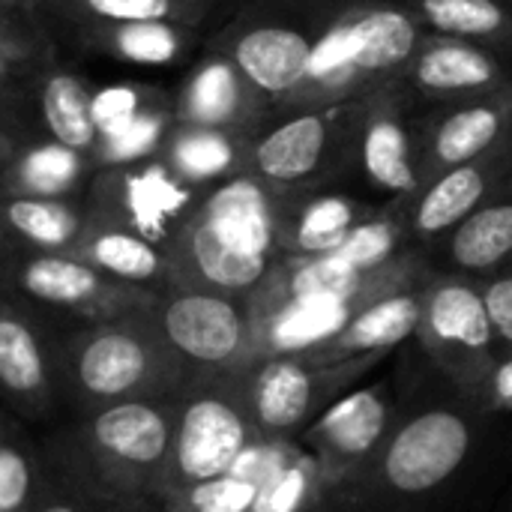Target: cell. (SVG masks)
I'll use <instances>...</instances> for the list:
<instances>
[{
    "mask_svg": "<svg viewBox=\"0 0 512 512\" xmlns=\"http://www.w3.org/2000/svg\"><path fill=\"white\" fill-rule=\"evenodd\" d=\"M3 255H6V246L0 243V261H3Z\"/></svg>",
    "mask_w": 512,
    "mask_h": 512,
    "instance_id": "44",
    "label": "cell"
},
{
    "mask_svg": "<svg viewBox=\"0 0 512 512\" xmlns=\"http://www.w3.org/2000/svg\"><path fill=\"white\" fill-rule=\"evenodd\" d=\"M54 57V39L42 15L0 9V99L15 96Z\"/></svg>",
    "mask_w": 512,
    "mask_h": 512,
    "instance_id": "33",
    "label": "cell"
},
{
    "mask_svg": "<svg viewBox=\"0 0 512 512\" xmlns=\"http://www.w3.org/2000/svg\"><path fill=\"white\" fill-rule=\"evenodd\" d=\"M0 291L75 324H96L150 309L156 291L105 276L75 252H9L0 261Z\"/></svg>",
    "mask_w": 512,
    "mask_h": 512,
    "instance_id": "9",
    "label": "cell"
},
{
    "mask_svg": "<svg viewBox=\"0 0 512 512\" xmlns=\"http://www.w3.org/2000/svg\"><path fill=\"white\" fill-rule=\"evenodd\" d=\"M273 114V102L216 48L195 57L174 90V123L186 126L258 132Z\"/></svg>",
    "mask_w": 512,
    "mask_h": 512,
    "instance_id": "21",
    "label": "cell"
},
{
    "mask_svg": "<svg viewBox=\"0 0 512 512\" xmlns=\"http://www.w3.org/2000/svg\"><path fill=\"white\" fill-rule=\"evenodd\" d=\"M507 512H512V498H510V510H507Z\"/></svg>",
    "mask_w": 512,
    "mask_h": 512,
    "instance_id": "45",
    "label": "cell"
},
{
    "mask_svg": "<svg viewBox=\"0 0 512 512\" xmlns=\"http://www.w3.org/2000/svg\"><path fill=\"white\" fill-rule=\"evenodd\" d=\"M201 195L180 183L156 156L123 168H99L84 201L165 249Z\"/></svg>",
    "mask_w": 512,
    "mask_h": 512,
    "instance_id": "15",
    "label": "cell"
},
{
    "mask_svg": "<svg viewBox=\"0 0 512 512\" xmlns=\"http://www.w3.org/2000/svg\"><path fill=\"white\" fill-rule=\"evenodd\" d=\"M492 411L504 414L512 411V351L504 357L498 375H495V387H492Z\"/></svg>",
    "mask_w": 512,
    "mask_h": 512,
    "instance_id": "39",
    "label": "cell"
},
{
    "mask_svg": "<svg viewBox=\"0 0 512 512\" xmlns=\"http://www.w3.org/2000/svg\"><path fill=\"white\" fill-rule=\"evenodd\" d=\"M0 9H12V12H27V15H42L36 0H0Z\"/></svg>",
    "mask_w": 512,
    "mask_h": 512,
    "instance_id": "42",
    "label": "cell"
},
{
    "mask_svg": "<svg viewBox=\"0 0 512 512\" xmlns=\"http://www.w3.org/2000/svg\"><path fill=\"white\" fill-rule=\"evenodd\" d=\"M426 33L456 36L512 57V6L507 0H402Z\"/></svg>",
    "mask_w": 512,
    "mask_h": 512,
    "instance_id": "32",
    "label": "cell"
},
{
    "mask_svg": "<svg viewBox=\"0 0 512 512\" xmlns=\"http://www.w3.org/2000/svg\"><path fill=\"white\" fill-rule=\"evenodd\" d=\"M15 144H18V138L3 126V120H0V168L12 159V153H15Z\"/></svg>",
    "mask_w": 512,
    "mask_h": 512,
    "instance_id": "40",
    "label": "cell"
},
{
    "mask_svg": "<svg viewBox=\"0 0 512 512\" xmlns=\"http://www.w3.org/2000/svg\"><path fill=\"white\" fill-rule=\"evenodd\" d=\"M321 24L324 21H303L291 15L243 12L210 42V48L228 54L273 102V111H279L306 75Z\"/></svg>",
    "mask_w": 512,
    "mask_h": 512,
    "instance_id": "14",
    "label": "cell"
},
{
    "mask_svg": "<svg viewBox=\"0 0 512 512\" xmlns=\"http://www.w3.org/2000/svg\"><path fill=\"white\" fill-rule=\"evenodd\" d=\"M408 108L411 99L399 84H387L363 99L354 168L387 204H405L420 192L417 138Z\"/></svg>",
    "mask_w": 512,
    "mask_h": 512,
    "instance_id": "19",
    "label": "cell"
},
{
    "mask_svg": "<svg viewBox=\"0 0 512 512\" xmlns=\"http://www.w3.org/2000/svg\"><path fill=\"white\" fill-rule=\"evenodd\" d=\"M512 177V135L492 150L438 174L414 198L396 204L405 216L411 243L429 252L483 201H489Z\"/></svg>",
    "mask_w": 512,
    "mask_h": 512,
    "instance_id": "18",
    "label": "cell"
},
{
    "mask_svg": "<svg viewBox=\"0 0 512 512\" xmlns=\"http://www.w3.org/2000/svg\"><path fill=\"white\" fill-rule=\"evenodd\" d=\"M96 168L156 159L174 126V90L150 81H108L93 87Z\"/></svg>",
    "mask_w": 512,
    "mask_h": 512,
    "instance_id": "16",
    "label": "cell"
},
{
    "mask_svg": "<svg viewBox=\"0 0 512 512\" xmlns=\"http://www.w3.org/2000/svg\"><path fill=\"white\" fill-rule=\"evenodd\" d=\"M15 423H18V417H15V414L6 408V402L0 399V444H3V441H6V435L15 429Z\"/></svg>",
    "mask_w": 512,
    "mask_h": 512,
    "instance_id": "43",
    "label": "cell"
},
{
    "mask_svg": "<svg viewBox=\"0 0 512 512\" xmlns=\"http://www.w3.org/2000/svg\"><path fill=\"white\" fill-rule=\"evenodd\" d=\"M48 480V462L42 447L24 432L18 420L15 429L0 444V512H33Z\"/></svg>",
    "mask_w": 512,
    "mask_h": 512,
    "instance_id": "34",
    "label": "cell"
},
{
    "mask_svg": "<svg viewBox=\"0 0 512 512\" xmlns=\"http://www.w3.org/2000/svg\"><path fill=\"white\" fill-rule=\"evenodd\" d=\"M255 438L243 375L192 372L174 396V435L159 501L228 471Z\"/></svg>",
    "mask_w": 512,
    "mask_h": 512,
    "instance_id": "8",
    "label": "cell"
},
{
    "mask_svg": "<svg viewBox=\"0 0 512 512\" xmlns=\"http://www.w3.org/2000/svg\"><path fill=\"white\" fill-rule=\"evenodd\" d=\"M87 222L78 198L0 195V243L9 252H72Z\"/></svg>",
    "mask_w": 512,
    "mask_h": 512,
    "instance_id": "30",
    "label": "cell"
},
{
    "mask_svg": "<svg viewBox=\"0 0 512 512\" xmlns=\"http://www.w3.org/2000/svg\"><path fill=\"white\" fill-rule=\"evenodd\" d=\"M363 99L276 111L252 135L249 174L276 192L333 186L354 168Z\"/></svg>",
    "mask_w": 512,
    "mask_h": 512,
    "instance_id": "7",
    "label": "cell"
},
{
    "mask_svg": "<svg viewBox=\"0 0 512 512\" xmlns=\"http://www.w3.org/2000/svg\"><path fill=\"white\" fill-rule=\"evenodd\" d=\"M411 102L453 105L512 84L510 57L456 36L423 33L396 81Z\"/></svg>",
    "mask_w": 512,
    "mask_h": 512,
    "instance_id": "17",
    "label": "cell"
},
{
    "mask_svg": "<svg viewBox=\"0 0 512 512\" xmlns=\"http://www.w3.org/2000/svg\"><path fill=\"white\" fill-rule=\"evenodd\" d=\"M512 135V84L453 105H438L414 123L420 189L438 174L492 150Z\"/></svg>",
    "mask_w": 512,
    "mask_h": 512,
    "instance_id": "20",
    "label": "cell"
},
{
    "mask_svg": "<svg viewBox=\"0 0 512 512\" xmlns=\"http://www.w3.org/2000/svg\"><path fill=\"white\" fill-rule=\"evenodd\" d=\"M27 90L36 105L42 135L93 156L99 141L93 123V84L78 69L63 66L54 57L27 78Z\"/></svg>",
    "mask_w": 512,
    "mask_h": 512,
    "instance_id": "29",
    "label": "cell"
},
{
    "mask_svg": "<svg viewBox=\"0 0 512 512\" xmlns=\"http://www.w3.org/2000/svg\"><path fill=\"white\" fill-rule=\"evenodd\" d=\"M96 171L93 156L39 132L18 138L12 159L0 168V195L84 201Z\"/></svg>",
    "mask_w": 512,
    "mask_h": 512,
    "instance_id": "25",
    "label": "cell"
},
{
    "mask_svg": "<svg viewBox=\"0 0 512 512\" xmlns=\"http://www.w3.org/2000/svg\"><path fill=\"white\" fill-rule=\"evenodd\" d=\"M507 3H510V6H512V0H507Z\"/></svg>",
    "mask_w": 512,
    "mask_h": 512,
    "instance_id": "46",
    "label": "cell"
},
{
    "mask_svg": "<svg viewBox=\"0 0 512 512\" xmlns=\"http://www.w3.org/2000/svg\"><path fill=\"white\" fill-rule=\"evenodd\" d=\"M327 495L330 489L318 462L300 447V453L261 486L249 512H324Z\"/></svg>",
    "mask_w": 512,
    "mask_h": 512,
    "instance_id": "35",
    "label": "cell"
},
{
    "mask_svg": "<svg viewBox=\"0 0 512 512\" xmlns=\"http://www.w3.org/2000/svg\"><path fill=\"white\" fill-rule=\"evenodd\" d=\"M426 255L438 270L471 279L512 270V177Z\"/></svg>",
    "mask_w": 512,
    "mask_h": 512,
    "instance_id": "24",
    "label": "cell"
},
{
    "mask_svg": "<svg viewBox=\"0 0 512 512\" xmlns=\"http://www.w3.org/2000/svg\"><path fill=\"white\" fill-rule=\"evenodd\" d=\"M399 375L393 423L372 459L327 495L324 512H438L468 480L492 414L432 366Z\"/></svg>",
    "mask_w": 512,
    "mask_h": 512,
    "instance_id": "1",
    "label": "cell"
},
{
    "mask_svg": "<svg viewBox=\"0 0 512 512\" xmlns=\"http://www.w3.org/2000/svg\"><path fill=\"white\" fill-rule=\"evenodd\" d=\"M420 21L402 0H354L324 18L306 75L279 111L363 99L399 81L423 39Z\"/></svg>",
    "mask_w": 512,
    "mask_h": 512,
    "instance_id": "5",
    "label": "cell"
},
{
    "mask_svg": "<svg viewBox=\"0 0 512 512\" xmlns=\"http://www.w3.org/2000/svg\"><path fill=\"white\" fill-rule=\"evenodd\" d=\"M57 372L63 405L75 414L138 399H171L192 375L153 324L150 309L57 333Z\"/></svg>",
    "mask_w": 512,
    "mask_h": 512,
    "instance_id": "4",
    "label": "cell"
},
{
    "mask_svg": "<svg viewBox=\"0 0 512 512\" xmlns=\"http://www.w3.org/2000/svg\"><path fill=\"white\" fill-rule=\"evenodd\" d=\"M279 192L252 174L207 189L165 246L171 285L252 297L282 258Z\"/></svg>",
    "mask_w": 512,
    "mask_h": 512,
    "instance_id": "2",
    "label": "cell"
},
{
    "mask_svg": "<svg viewBox=\"0 0 512 512\" xmlns=\"http://www.w3.org/2000/svg\"><path fill=\"white\" fill-rule=\"evenodd\" d=\"M423 285L426 282L372 300L339 333H333L327 342H321L318 348L303 351V354H309L312 360H321V363H339V360L369 357V354L387 357L390 351H396L408 339H414V330L420 321Z\"/></svg>",
    "mask_w": 512,
    "mask_h": 512,
    "instance_id": "28",
    "label": "cell"
},
{
    "mask_svg": "<svg viewBox=\"0 0 512 512\" xmlns=\"http://www.w3.org/2000/svg\"><path fill=\"white\" fill-rule=\"evenodd\" d=\"M42 18L57 21L66 33L114 21H183L207 27L231 0H36Z\"/></svg>",
    "mask_w": 512,
    "mask_h": 512,
    "instance_id": "31",
    "label": "cell"
},
{
    "mask_svg": "<svg viewBox=\"0 0 512 512\" xmlns=\"http://www.w3.org/2000/svg\"><path fill=\"white\" fill-rule=\"evenodd\" d=\"M258 492L261 486L255 480H249L237 468H228L210 480L165 495L159 507L165 512H249Z\"/></svg>",
    "mask_w": 512,
    "mask_h": 512,
    "instance_id": "36",
    "label": "cell"
},
{
    "mask_svg": "<svg viewBox=\"0 0 512 512\" xmlns=\"http://www.w3.org/2000/svg\"><path fill=\"white\" fill-rule=\"evenodd\" d=\"M252 135L255 132L174 123L159 159L180 183L192 186L195 192H207L219 183L249 174Z\"/></svg>",
    "mask_w": 512,
    "mask_h": 512,
    "instance_id": "27",
    "label": "cell"
},
{
    "mask_svg": "<svg viewBox=\"0 0 512 512\" xmlns=\"http://www.w3.org/2000/svg\"><path fill=\"white\" fill-rule=\"evenodd\" d=\"M201 30L183 21H114L69 30L90 54L108 57L135 69H174L195 57Z\"/></svg>",
    "mask_w": 512,
    "mask_h": 512,
    "instance_id": "23",
    "label": "cell"
},
{
    "mask_svg": "<svg viewBox=\"0 0 512 512\" xmlns=\"http://www.w3.org/2000/svg\"><path fill=\"white\" fill-rule=\"evenodd\" d=\"M381 360L378 354L339 363H321L309 354H270L255 360L243 372V390L258 435L297 441L306 426L357 387Z\"/></svg>",
    "mask_w": 512,
    "mask_h": 512,
    "instance_id": "10",
    "label": "cell"
},
{
    "mask_svg": "<svg viewBox=\"0 0 512 512\" xmlns=\"http://www.w3.org/2000/svg\"><path fill=\"white\" fill-rule=\"evenodd\" d=\"M111 507H114L111 501H102V498L90 495L69 474H63L60 468H54L48 462L45 492H42V498H39V504H36L33 512H111Z\"/></svg>",
    "mask_w": 512,
    "mask_h": 512,
    "instance_id": "37",
    "label": "cell"
},
{
    "mask_svg": "<svg viewBox=\"0 0 512 512\" xmlns=\"http://www.w3.org/2000/svg\"><path fill=\"white\" fill-rule=\"evenodd\" d=\"M486 312L492 318V327L501 339V345L512 351V270H501L492 276L477 279Z\"/></svg>",
    "mask_w": 512,
    "mask_h": 512,
    "instance_id": "38",
    "label": "cell"
},
{
    "mask_svg": "<svg viewBox=\"0 0 512 512\" xmlns=\"http://www.w3.org/2000/svg\"><path fill=\"white\" fill-rule=\"evenodd\" d=\"M72 252L105 276L120 279L126 285H138L147 291H162L171 285L165 249L102 210L87 207V222Z\"/></svg>",
    "mask_w": 512,
    "mask_h": 512,
    "instance_id": "26",
    "label": "cell"
},
{
    "mask_svg": "<svg viewBox=\"0 0 512 512\" xmlns=\"http://www.w3.org/2000/svg\"><path fill=\"white\" fill-rule=\"evenodd\" d=\"M381 204H366L348 192L330 186L279 192L276 237L282 255H327L348 240V234L366 222Z\"/></svg>",
    "mask_w": 512,
    "mask_h": 512,
    "instance_id": "22",
    "label": "cell"
},
{
    "mask_svg": "<svg viewBox=\"0 0 512 512\" xmlns=\"http://www.w3.org/2000/svg\"><path fill=\"white\" fill-rule=\"evenodd\" d=\"M414 348L447 384L486 414L498 417L492 411V387L510 351L492 327L477 279L438 267L432 270L420 294Z\"/></svg>",
    "mask_w": 512,
    "mask_h": 512,
    "instance_id": "6",
    "label": "cell"
},
{
    "mask_svg": "<svg viewBox=\"0 0 512 512\" xmlns=\"http://www.w3.org/2000/svg\"><path fill=\"white\" fill-rule=\"evenodd\" d=\"M171 435L174 396L138 399L78 414V423L54 435L42 453L102 501H159Z\"/></svg>",
    "mask_w": 512,
    "mask_h": 512,
    "instance_id": "3",
    "label": "cell"
},
{
    "mask_svg": "<svg viewBox=\"0 0 512 512\" xmlns=\"http://www.w3.org/2000/svg\"><path fill=\"white\" fill-rule=\"evenodd\" d=\"M399 402V378H384L339 396L312 426L300 432V447L318 462L327 489L348 483L384 441Z\"/></svg>",
    "mask_w": 512,
    "mask_h": 512,
    "instance_id": "13",
    "label": "cell"
},
{
    "mask_svg": "<svg viewBox=\"0 0 512 512\" xmlns=\"http://www.w3.org/2000/svg\"><path fill=\"white\" fill-rule=\"evenodd\" d=\"M111 512H165L159 501H129V504H114Z\"/></svg>",
    "mask_w": 512,
    "mask_h": 512,
    "instance_id": "41",
    "label": "cell"
},
{
    "mask_svg": "<svg viewBox=\"0 0 512 512\" xmlns=\"http://www.w3.org/2000/svg\"><path fill=\"white\" fill-rule=\"evenodd\" d=\"M0 399L24 420H48L60 405L57 333L45 315L0 291Z\"/></svg>",
    "mask_w": 512,
    "mask_h": 512,
    "instance_id": "12",
    "label": "cell"
},
{
    "mask_svg": "<svg viewBox=\"0 0 512 512\" xmlns=\"http://www.w3.org/2000/svg\"><path fill=\"white\" fill-rule=\"evenodd\" d=\"M150 318L192 372L243 375L258 360L249 297L168 285L156 291Z\"/></svg>",
    "mask_w": 512,
    "mask_h": 512,
    "instance_id": "11",
    "label": "cell"
}]
</instances>
